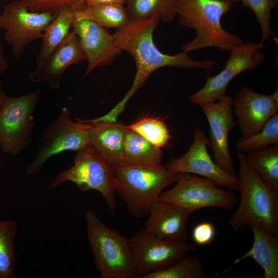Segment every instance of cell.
<instances>
[{
	"instance_id": "cell-1",
	"label": "cell",
	"mask_w": 278,
	"mask_h": 278,
	"mask_svg": "<svg viewBox=\"0 0 278 278\" xmlns=\"http://www.w3.org/2000/svg\"><path fill=\"white\" fill-rule=\"evenodd\" d=\"M160 21L158 16H154L142 21H129L117 29L113 34L116 45L121 51L132 55L136 67L132 85L120 101L124 106L159 68L164 66L199 68L210 74L211 69L216 64L214 60L210 59L195 60L183 51L175 55L162 53L153 40V31Z\"/></svg>"
},
{
	"instance_id": "cell-2",
	"label": "cell",
	"mask_w": 278,
	"mask_h": 278,
	"mask_svg": "<svg viewBox=\"0 0 278 278\" xmlns=\"http://www.w3.org/2000/svg\"><path fill=\"white\" fill-rule=\"evenodd\" d=\"M233 5L230 0H176L174 8L179 23L196 31L195 38L182 47L183 51L213 47L230 51L243 45L244 40L221 25L222 17Z\"/></svg>"
},
{
	"instance_id": "cell-3",
	"label": "cell",
	"mask_w": 278,
	"mask_h": 278,
	"mask_svg": "<svg viewBox=\"0 0 278 278\" xmlns=\"http://www.w3.org/2000/svg\"><path fill=\"white\" fill-rule=\"evenodd\" d=\"M238 207L229 221L235 231L246 225L258 223L269 233L278 235V189L266 183L239 152Z\"/></svg>"
},
{
	"instance_id": "cell-4",
	"label": "cell",
	"mask_w": 278,
	"mask_h": 278,
	"mask_svg": "<svg viewBox=\"0 0 278 278\" xmlns=\"http://www.w3.org/2000/svg\"><path fill=\"white\" fill-rule=\"evenodd\" d=\"M113 168L116 194L123 200L130 214L136 219L148 216L163 189L175 183L179 175L163 165L121 164Z\"/></svg>"
},
{
	"instance_id": "cell-5",
	"label": "cell",
	"mask_w": 278,
	"mask_h": 278,
	"mask_svg": "<svg viewBox=\"0 0 278 278\" xmlns=\"http://www.w3.org/2000/svg\"><path fill=\"white\" fill-rule=\"evenodd\" d=\"M87 238L101 278H135L129 238L102 222L92 211L85 215Z\"/></svg>"
},
{
	"instance_id": "cell-6",
	"label": "cell",
	"mask_w": 278,
	"mask_h": 278,
	"mask_svg": "<svg viewBox=\"0 0 278 278\" xmlns=\"http://www.w3.org/2000/svg\"><path fill=\"white\" fill-rule=\"evenodd\" d=\"M73 162L72 166L57 175L48 189L71 181L83 192L97 190L112 214L115 215L117 194L113 166L90 144L77 151Z\"/></svg>"
},
{
	"instance_id": "cell-7",
	"label": "cell",
	"mask_w": 278,
	"mask_h": 278,
	"mask_svg": "<svg viewBox=\"0 0 278 278\" xmlns=\"http://www.w3.org/2000/svg\"><path fill=\"white\" fill-rule=\"evenodd\" d=\"M72 119L71 112L63 107L59 115L49 123L40 135L36 155L28 164L26 172L39 173L51 157L68 151H77L89 144L92 123L78 118Z\"/></svg>"
},
{
	"instance_id": "cell-8",
	"label": "cell",
	"mask_w": 278,
	"mask_h": 278,
	"mask_svg": "<svg viewBox=\"0 0 278 278\" xmlns=\"http://www.w3.org/2000/svg\"><path fill=\"white\" fill-rule=\"evenodd\" d=\"M41 93L39 88L25 95L6 97L0 111V146L4 153L16 156L31 145L33 113Z\"/></svg>"
},
{
	"instance_id": "cell-9",
	"label": "cell",
	"mask_w": 278,
	"mask_h": 278,
	"mask_svg": "<svg viewBox=\"0 0 278 278\" xmlns=\"http://www.w3.org/2000/svg\"><path fill=\"white\" fill-rule=\"evenodd\" d=\"M176 185L162 192L159 200L180 206L191 214L201 208L216 207L232 211L238 203L230 190L219 188L214 182L194 174L179 173Z\"/></svg>"
},
{
	"instance_id": "cell-10",
	"label": "cell",
	"mask_w": 278,
	"mask_h": 278,
	"mask_svg": "<svg viewBox=\"0 0 278 278\" xmlns=\"http://www.w3.org/2000/svg\"><path fill=\"white\" fill-rule=\"evenodd\" d=\"M129 240L134 268L140 278L172 266L197 248L193 244L158 237L144 229L134 233Z\"/></svg>"
},
{
	"instance_id": "cell-11",
	"label": "cell",
	"mask_w": 278,
	"mask_h": 278,
	"mask_svg": "<svg viewBox=\"0 0 278 278\" xmlns=\"http://www.w3.org/2000/svg\"><path fill=\"white\" fill-rule=\"evenodd\" d=\"M56 14L30 10L21 0H14L4 8L0 15V28L5 41L11 46L13 56L19 59L26 46L41 39Z\"/></svg>"
},
{
	"instance_id": "cell-12",
	"label": "cell",
	"mask_w": 278,
	"mask_h": 278,
	"mask_svg": "<svg viewBox=\"0 0 278 278\" xmlns=\"http://www.w3.org/2000/svg\"><path fill=\"white\" fill-rule=\"evenodd\" d=\"M264 44L249 42L229 52L223 69L214 76H208L203 86L189 97V102L200 106L216 102L224 96L230 81L245 71L256 68L264 60L261 51Z\"/></svg>"
},
{
	"instance_id": "cell-13",
	"label": "cell",
	"mask_w": 278,
	"mask_h": 278,
	"mask_svg": "<svg viewBox=\"0 0 278 278\" xmlns=\"http://www.w3.org/2000/svg\"><path fill=\"white\" fill-rule=\"evenodd\" d=\"M210 145L209 138L197 129L188 151L181 157L171 159L165 166L171 172L200 175L218 186L238 192L237 177L226 172L212 160L207 150Z\"/></svg>"
},
{
	"instance_id": "cell-14",
	"label": "cell",
	"mask_w": 278,
	"mask_h": 278,
	"mask_svg": "<svg viewBox=\"0 0 278 278\" xmlns=\"http://www.w3.org/2000/svg\"><path fill=\"white\" fill-rule=\"evenodd\" d=\"M233 98L225 95L218 102L199 106L207 120L210 129V146L215 163L228 173H236L229 147V132L236 126L233 118Z\"/></svg>"
},
{
	"instance_id": "cell-15",
	"label": "cell",
	"mask_w": 278,
	"mask_h": 278,
	"mask_svg": "<svg viewBox=\"0 0 278 278\" xmlns=\"http://www.w3.org/2000/svg\"><path fill=\"white\" fill-rule=\"evenodd\" d=\"M241 131L240 138L259 132L278 111V88L268 95L258 93L250 87L242 88L232 102Z\"/></svg>"
},
{
	"instance_id": "cell-16",
	"label": "cell",
	"mask_w": 278,
	"mask_h": 278,
	"mask_svg": "<svg viewBox=\"0 0 278 278\" xmlns=\"http://www.w3.org/2000/svg\"><path fill=\"white\" fill-rule=\"evenodd\" d=\"M72 28L87 58L85 76L97 67L111 64L120 55L122 51L116 45L114 36L95 21L80 19L74 23Z\"/></svg>"
},
{
	"instance_id": "cell-17",
	"label": "cell",
	"mask_w": 278,
	"mask_h": 278,
	"mask_svg": "<svg viewBox=\"0 0 278 278\" xmlns=\"http://www.w3.org/2000/svg\"><path fill=\"white\" fill-rule=\"evenodd\" d=\"M84 60H87L86 56L76 32L72 28L40 70L29 73L28 79L41 84L47 83L50 88L56 90L60 86L65 71L72 64Z\"/></svg>"
},
{
	"instance_id": "cell-18",
	"label": "cell",
	"mask_w": 278,
	"mask_h": 278,
	"mask_svg": "<svg viewBox=\"0 0 278 278\" xmlns=\"http://www.w3.org/2000/svg\"><path fill=\"white\" fill-rule=\"evenodd\" d=\"M190 214L180 206L158 200L150 208L144 229L163 239L187 242L186 228Z\"/></svg>"
},
{
	"instance_id": "cell-19",
	"label": "cell",
	"mask_w": 278,
	"mask_h": 278,
	"mask_svg": "<svg viewBox=\"0 0 278 278\" xmlns=\"http://www.w3.org/2000/svg\"><path fill=\"white\" fill-rule=\"evenodd\" d=\"M127 130L125 125L117 121L92 123L89 144L113 166L120 165Z\"/></svg>"
},
{
	"instance_id": "cell-20",
	"label": "cell",
	"mask_w": 278,
	"mask_h": 278,
	"mask_svg": "<svg viewBox=\"0 0 278 278\" xmlns=\"http://www.w3.org/2000/svg\"><path fill=\"white\" fill-rule=\"evenodd\" d=\"M249 225L253 234L252 247L245 254L235 259L234 264L251 257L263 269V277L277 278L278 235L271 234L258 223Z\"/></svg>"
},
{
	"instance_id": "cell-21",
	"label": "cell",
	"mask_w": 278,
	"mask_h": 278,
	"mask_svg": "<svg viewBox=\"0 0 278 278\" xmlns=\"http://www.w3.org/2000/svg\"><path fill=\"white\" fill-rule=\"evenodd\" d=\"M78 10L66 8L60 11L44 30L41 38V49L36 59V72L42 67L45 61L64 40L76 21Z\"/></svg>"
},
{
	"instance_id": "cell-22",
	"label": "cell",
	"mask_w": 278,
	"mask_h": 278,
	"mask_svg": "<svg viewBox=\"0 0 278 278\" xmlns=\"http://www.w3.org/2000/svg\"><path fill=\"white\" fill-rule=\"evenodd\" d=\"M163 155L161 149L127 129L121 164L159 166L162 165Z\"/></svg>"
},
{
	"instance_id": "cell-23",
	"label": "cell",
	"mask_w": 278,
	"mask_h": 278,
	"mask_svg": "<svg viewBox=\"0 0 278 278\" xmlns=\"http://www.w3.org/2000/svg\"><path fill=\"white\" fill-rule=\"evenodd\" d=\"M76 21L90 19L105 28H119L129 21L126 7L120 4H100L85 6L76 12Z\"/></svg>"
},
{
	"instance_id": "cell-24",
	"label": "cell",
	"mask_w": 278,
	"mask_h": 278,
	"mask_svg": "<svg viewBox=\"0 0 278 278\" xmlns=\"http://www.w3.org/2000/svg\"><path fill=\"white\" fill-rule=\"evenodd\" d=\"M176 0H127L126 8L130 21L139 22L158 16L167 22L172 20L176 13Z\"/></svg>"
},
{
	"instance_id": "cell-25",
	"label": "cell",
	"mask_w": 278,
	"mask_h": 278,
	"mask_svg": "<svg viewBox=\"0 0 278 278\" xmlns=\"http://www.w3.org/2000/svg\"><path fill=\"white\" fill-rule=\"evenodd\" d=\"M245 156L260 178L278 189V144L248 152Z\"/></svg>"
},
{
	"instance_id": "cell-26",
	"label": "cell",
	"mask_w": 278,
	"mask_h": 278,
	"mask_svg": "<svg viewBox=\"0 0 278 278\" xmlns=\"http://www.w3.org/2000/svg\"><path fill=\"white\" fill-rule=\"evenodd\" d=\"M18 232L13 220L0 221V278H16L14 240Z\"/></svg>"
},
{
	"instance_id": "cell-27",
	"label": "cell",
	"mask_w": 278,
	"mask_h": 278,
	"mask_svg": "<svg viewBox=\"0 0 278 278\" xmlns=\"http://www.w3.org/2000/svg\"><path fill=\"white\" fill-rule=\"evenodd\" d=\"M126 127L160 149L166 146L171 138L167 125L158 118L144 117Z\"/></svg>"
},
{
	"instance_id": "cell-28",
	"label": "cell",
	"mask_w": 278,
	"mask_h": 278,
	"mask_svg": "<svg viewBox=\"0 0 278 278\" xmlns=\"http://www.w3.org/2000/svg\"><path fill=\"white\" fill-rule=\"evenodd\" d=\"M278 144V114L272 115L256 134L240 138L236 144L238 152H249Z\"/></svg>"
},
{
	"instance_id": "cell-29",
	"label": "cell",
	"mask_w": 278,
	"mask_h": 278,
	"mask_svg": "<svg viewBox=\"0 0 278 278\" xmlns=\"http://www.w3.org/2000/svg\"><path fill=\"white\" fill-rule=\"evenodd\" d=\"M204 275L203 266L199 257L186 254L177 263L145 278H202Z\"/></svg>"
},
{
	"instance_id": "cell-30",
	"label": "cell",
	"mask_w": 278,
	"mask_h": 278,
	"mask_svg": "<svg viewBox=\"0 0 278 278\" xmlns=\"http://www.w3.org/2000/svg\"><path fill=\"white\" fill-rule=\"evenodd\" d=\"M243 7L253 10L262 29L260 43L263 44L273 31L271 29V11L278 5V0H241Z\"/></svg>"
},
{
	"instance_id": "cell-31",
	"label": "cell",
	"mask_w": 278,
	"mask_h": 278,
	"mask_svg": "<svg viewBox=\"0 0 278 278\" xmlns=\"http://www.w3.org/2000/svg\"><path fill=\"white\" fill-rule=\"evenodd\" d=\"M27 7L34 12H48L57 14L66 8L81 10L85 7L83 0H21Z\"/></svg>"
},
{
	"instance_id": "cell-32",
	"label": "cell",
	"mask_w": 278,
	"mask_h": 278,
	"mask_svg": "<svg viewBox=\"0 0 278 278\" xmlns=\"http://www.w3.org/2000/svg\"><path fill=\"white\" fill-rule=\"evenodd\" d=\"M215 236V229L212 223L203 222L196 225L192 232L195 242L199 245H205L211 242Z\"/></svg>"
},
{
	"instance_id": "cell-33",
	"label": "cell",
	"mask_w": 278,
	"mask_h": 278,
	"mask_svg": "<svg viewBox=\"0 0 278 278\" xmlns=\"http://www.w3.org/2000/svg\"><path fill=\"white\" fill-rule=\"evenodd\" d=\"M85 6L100 4H120L124 5L127 0H83Z\"/></svg>"
},
{
	"instance_id": "cell-34",
	"label": "cell",
	"mask_w": 278,
	"mask_h": 278,
	"mask_svg": "<svg viewBox=\"0 0 278 278\" xmlns=\"http://www.w3.org/2000/svg\"><path fill=\"white\" fill-rule=\"evenodd\" d=\"M8 67V63L4 55L3 47L0 43V75L4 73Z\"/></svg>"
},
{
	"instance_id": "cell-35",
	"label": "cell",
	"mask_w": 278,
	"mask_h": 278,
	"mask_svg": "<svg viewBox=\"0 0 278 278\" xmlns=\"http://www.w3.org/2000/svg\"><path fill=\"white\" fill-rule=\"evenodd\" d=\"M7 97L3 89L2 82L0 81V111Z\"/></svg>"
},
{
	"instance_id": "cell-36",
	"label": "cell",
	"mask_w": 278,
	"mask_h": 278,
	"mask_svg": "<svg viewBox=\"0 0 278 278\" xmlns=\"http://www.w3.org/2000/svg\"><path fill=\"white\" fill-rule=\"evenodd\" d=\"M230 1H231V2H237V1H241V0H230Z\"/></svg>"
}]
</instances>
